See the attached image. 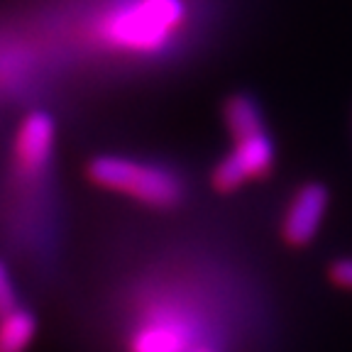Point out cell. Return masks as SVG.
<instances>
[{
  "instance_id": "cell-1",
  "label": "cell",
  "mask_w": 352,
  "mask_h": 352,
  "mask_svg": "<svg viewBox=\"0 0 352 352\" xmlns=\"http://www.w3.org/2000/svg\"><path fill=\"white\" fill-rule=\"evenodd\" d=\"M188 22L184 0H125L100 22V39L127 54H160Z\"/></svg>"
},
{
  "instance_id": "cell-2",
  "label": "cell",
  "mask_w": 352,
  "mask_h": 352,
  "mask_svg": "<svg viewBox=\"0 0 352 352\" xmlns=\"http://www.w3.org/2000/svg\"><path fill=\"white\" fill-rule=\"evenodd\" d=\"M86 176L88 182L105 191L122 193L138 204L160 210L176 208L186 196V186L174 171L116 154L94 157L86 166Z\"/></svg>"
},
{
  "instance_id": "cell-3",
  "label": "cell",
  "mask_w": 352,
  "mask_h": 352,
  "mask_svg": "<svg viewBox=\"0 0 352 352\" xmlns=\"http://www.w3.org/2000/svg\"><path fill=\"white\" fill-rule=\"evenodd\" d=\"M276 162V147L267 130L254 132L248 138L232 140V149L215 164L210 184L215 191L232 193L250 182L270 176Z\"/></svg>"
},
{
  "instance_id": "cell-4",
  "label": "cell",
  "mask_w": 352,
  "mask_h": 352,
  "mask_svg": "<svg viewBox=\"0 0 352 352\" xmlns=\"http://www.w3.org/2000/svg\"><path fill=\"white\" fill-rule=\"evenodd\" d=\"M208 342L198 340L193 314L169 306L149 314L130 338V352H193Z\"/></svg>"
},
{
  "instance_id": "cell-5",
  "label": "cell",
  "mask_w": 352,
  "mask_h": 352,
  "mask_svg": "<svg viewBox=\"0 0 352 352\" xmlns=\"http://www.w3.org/2000/svg\"><path fill=\"white\" fill-rule=\"evenodd\" d=\"M330 193L323 184H303L292 196L281 218V237L292 248H306L314 242L328 213Z\"/></svg>"
},
{
  "instance_id": "cell-6",
  "label": "cell",
  "mask_w": 352,
  "mask_h": 352,
  "mask_svg": "<svg viewBox=\"0 0 352 352\" xmlns=\"http://www.w3.org/2000/svg\"><path fill=\"white\" fill-rule=\"evenodd\" d=\"M56 142V125L54 118L44 110H32L25 120L20 122L12 142V157L15 166L25 176L42 174L52 162Z\"/></svg>"
},
{
  "instance_id": "cell-7",
  "label": "cell",
  "mask_w": 352,
  "mask_h": 352,
  "mask_svg": "<svg viewBox=\"0 0 352 352\" xmlns=\"http://www.w3.org/2000/svg\"><path fill=\"white\" fill-rule=\"evenodd\" d=\"M223 120H226V127L232 140L248 138V135H254V132L267 130L264 113L259 108L257 98H252L248 94H235L226 100V105H223Z\"/></svg>"
},
{
  "instance_id": "cell-8",
  "label": "cell",
  "mask_w": 352,
  "mask_h": 352,
  "mask_svg": "<svg viewBox=\"0 0 352 352\" xmlns=\"http://www.w3.org/2000/svg\"><path fill=\"white\" fill-rule=\"evenodd\" d=\"M37 336V318L30 308H17L0 318V352H28Z\"/></svg>"
},
{
  "instance_id": "cell-9",
  "label": "cell",
  "mask_w": 352,
  "mask_h": 352,
  "mask_svg": "<svg viewBox=\"0 0 352 352\" xmlns=\"http://www.w3.org/2000/svg\"><path fill=\"white\" fill-rule=\"evenodd\" d=\"M20 308V301H17V289L15 281H12V274L8 270V264L0 259V318L10 316L12 311Z\"/></svg>"
},
{
  "instance_id": "cell-10",
  "label": "cell",
  "mask_w": 352,
  "mask_h": 352,
  "mask_svg": "<svg viewBox=\"0 0 352 352\" xmlns=\"http://www.w3.org/2000/svg\"><path fill=\"white\" fill-rule=\"evenodd\" d=\"M330 281L345 292H352V257H342L330 264Z\"/></svg>"
},
{
  "instance_id": "cell-11",
  "label": "cell",
  "mask_w": 352,
  "mask_h": 352,
  "mask_svg": "<svg viewBox=\"0 0 352 352\" xmlns=\"http://www.w3.org/2000/svg\"><path fill=\"white\" fill-rule=\"evenodd\" d=\"M193 352H218V350H215L213 345H201L198 350H193Z\"/></svg>"
}]
</instances>
